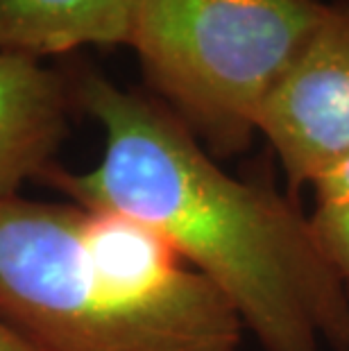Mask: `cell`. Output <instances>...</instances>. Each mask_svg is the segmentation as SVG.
<instances>
[{"label": "cell", "instance_id": "obj_3", "mask_svg": "<svg viewBox=\"0 0 349 351\" xmlns=\"http://www.w3.org/2000/svg\"><path fill=\"white\" fill-rule=\"evenodd\" d=\"M322 0H134L128 46L154 95L215 159L248 152L320 23Z\"/></svg>", "mask_w": 349, "mask_h": 351}, {"label": "cell", "instance_id": "obj_1", "mask_svg": "<svg viewBox=\"0 0 349 351\" xmlns=\"http://www.w3.org/2000/svg\"><path fill=\"white\" fill-rule=\"evenodd\" d=\"M77 111L105 132L95 168L41 179L73 204L130 215L166 238L239 313L263 351H349V295L311 215L218 159L147 91L66 66Z\"/></svg>", "mask_w": 349, "mask_h": 351}, {"label": "cell", "instance_id": "obj_5", "mask_svg": "<svg viewBox=\"0 0 349 351\" xmlns=\"http://www.w3.org/2000/svg\"><path fill=\"white\" fill-rule=\"evenodd\" d=\"M75 111L66 69L0 52V204L55 166Z\"/></svg>", "mask_w": 349, "mask_h": 351}, {"label": "cell", "instance_id": "obj_6", "mask_svg": "<svg viewBox=\"0 0 349 351\" xmlns=\"http://www.w3.org/2000/svg\"><path fill=\"white\" fill-rule=\"evenodd\" d=\"M134 0H0V52L32 59L128 46Z\"/></svg>", "mask_w": 349, "mask_h": 351}, {"label": "cell", "instance_id": "obj_9", "mask_svg": "<svg viewBox=\"0 0 349 351\" xmlns=\"http://www.w3.org/2000/svg\"><path fill=\"white\" fill-rule=\"evenodd\" d=\"M0 351H32L3 317H0Z\"/></svg>", "mask_w": 349, "mask_h": 351}, {"label": "cell", "instance_id": "obj_2", "mask_svg": "<svg viewBox=\"0 0 349 351\" xmlns=\"http://www.w3.org/2000/svg\"><path fill=\"white\" fill-rule=\"evenodd\" d=\"M0 317L32 351H239L245 326L197 270L143 288L86 250L82 208L0 204Z\"/></svg>", "mask_w": 349, "mask_h": 351}, {"label": "cell", "instance_id": "obj_8", "mask_svg": "<svg viewBox=\"0 0 349 351\" xmlns=\"http://www.w3.org/2000/svg\"><path fill=\"white\" fill-rule=\"evenodd\" d=\"M311 189L315 204H349V159L324 173Z\"/></svg>", "mask_w": 349, "mask_h": 351}, {"label": "cell", "instance_id": "obj_7", "mask_svg": "<svg viewBox=\"0 0 349 351\" xmlns=\"http://www.w3.org/2000/svg\"><path fill=\"white\" fill-rule=\"evenodd\" d=\"M311 225L326 261L349 295V204H317Z\"/></svg>", "mask_w": 349, "mask_h": 351}, {"label": "cell", "instance_id": "obj_4", "mask_svg": "<svg viewBox=\"0 0 349 351\" xmlns=\"http://www.w3.org/2000/svg\"><path fill=\"white\" fill-rule=\"evenodd\" d=\"M268 141L291 191L349 159V0L326 3L320 23L263 109Z\"/></svg>", "mask_w": 349, "mask_h": 351}]
</instances>
